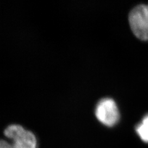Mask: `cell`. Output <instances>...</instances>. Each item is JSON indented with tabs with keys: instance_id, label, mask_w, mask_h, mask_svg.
<instances>
[{
	"instance_id": "2",
	"label": "cell",
	"mask_w": 148,
	"mask_h": 148,
	"mask_svg": "<svg viewBox=\"0 0 148 148\" xmlns=\"http://www.w3.org/2000/svg\"><path fill=\"white\" fill-rule=\"evenodd\" d=\"M131 29L138 38L148 41V4L134 7L128 15Z\"/></svg>"
},
{
	"instance_id": "4",
	"label": "cell",
	"mask_w": 148,
	"mask_h": 148,
	"mask_svg": "<svg viewBox=\"0 0 148 148\" xmlns=\"http://www.w3.org/2000/svg\"><path fill=\"white\" fill-rule=\"evenodd\" d=\"M135 130L141 140L148 143V114L145 115L141 121L137 124Z\"/></svg>"
},
{
	"instance_id": "1",
	"label": "cell",
	"mask_w": 148,
	"mask_h": 148,
	"mask_svg": "<svg viewBox=\"0 0 148 148\" xmlns=\"http://www.w3.org/2000/svg\"><path fill=\"white\" fill-rule=\"evenodd\" d=\"M11 141L2 140L0 148H36L37 141L33 132L18 124L9 125L4 132Z\"/></svg>"
},
{
	"instance_id": "3",
	"label": "cell",
	"mask_w": 148,
	"mask_h": 148,
	"mask_svg": "<svg viewBox=\"0 0 148 148\" xmlns=\"http://www.w3.org/2000/svg\"><path fill=\"white\" fill-rule=\"evenodd\" d=\"M95 115L99 121L108 127L114 126L119 120V111L115 101L109 98L101 99L97 104Z\"/></svg>"
}]
</instances>
